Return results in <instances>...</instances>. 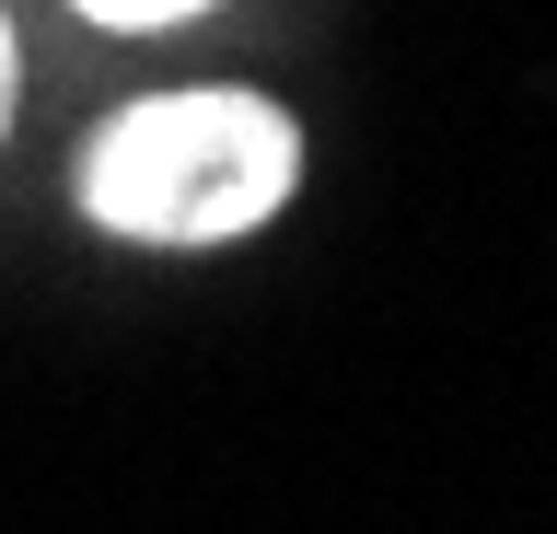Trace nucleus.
<instances>
[{"label":"nucleus","instance_id":"nucleus-1","mask_svg":"<svg viewBox=\"0 0 557 534\" xmlns=\"http://www.w3.org/2000/svg\"><path fill=\"white\" fill-rule=\"evenodd\" d=\"M302 186V128L256 94H151L82 151V210L128 245H233Z\"/></svg>","mask_w":557,"mask_h":534},{"label":"nucleus","instance_id":"nucleus-2","mask_svg":"<svg viewBox=\"0 0 557 534\" xmlns=\"http://www.w3.org/2000/svg\"><path fill=\"white\" fill-rule=\"evenodd\" d=\"M82 24H116V36H163V24H186V12H209V0H70Z\"/></svg>","mask_w":557,"mask_h":534},{"label":"nucleus","instance_id":"nucleus-3","mask_svg":"<svg viewBox=\"0 0 557 534\" xmlns=\"http://www.w3.org/2000/svg\"><path fill=\"white\" fill-rule=\"evenodd\" d=\"M12 105H24V47H12V12H0V128H12Z\"/></svg>","mask_w":557,"mask_h":534}]
</instances>
